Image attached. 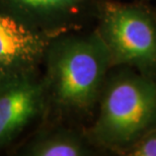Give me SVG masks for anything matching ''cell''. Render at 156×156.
Returning <instances> with one entry per match:
<instances>
[{"mask_svg":"<svg viewBox=\"0 0 156 156\" xmlns=\"http://www.w3.org/2000/svg\"><path fill=\"white\" fill-rule=\"evenodd\" d=\"M27 13L39 15L64 14L80 8L86 0H6Z\"/></svg>","mask_w":156,"mask_h":156,"instance_id":"7","label":"cell"},{"mask_svg":"<svg viewBox=\"0 0 156 156\" xmlns=\"http://www.w3.org/2000/svg\"><path fill=\"white\" fill-rule=\"evenodd\" d=\"M46 101L44 81L32 72L0 77V148L42 113Z\"/></svg>","mask_w":156,"mask_h":156,"instance_id":"4","label":"cell"},{"mask_svg":"<svg viewBox=\"0 0 156 156\" xmlns=\"http://www.w3.org/2000/svg\"><path fill=\"white\" fill-rule=\"evenodd\" d=\"M98 33L113 65H130L140 73L156 70V18L146 9L116 1H104L98 10Z\"/></svg>","mask_w":156,"mask_h":156,"instance_id":"3","label":"cell"},{"mask_svg":"<svg viewBox=\"0 0 156 156\" xmlns=\"http://www.w3.org/2000/svg\"><path fill=\"white\" fill-rule=\"evenodd\" d=\"M63 27L37 30L0 11V77L33 72Z\"/></svg>","mask_w":156,"mask_h":156,"instance_id":"5","label":"cell"},{"mask_svg":"<svg viewBox=\"0 0 156 156\" xmlns=\"http://www.w3.org/2000/svg\"><path fill=\"white\" fill-rule=\"evenodd\" d=\"M46 101L63 112L84 114L99 99L110 53L98 33L56 38L47 51Z\"/></svg>","mask_w":156,"mask_h":156,"instance_id":"1","label":"cell"},{"mask_svg":"<svg viewBox=\"0 0 156 156\" xmlns=\"http://www.w3.org/2000/svg\"><path fill=\"white\" fill-rule=\"evenodd\" d=\"M99 104L90 138L102 147L124 152L156 129V81L150 75L112 76L105 80Z\"/></svg>","mask_w":156,"mask_h":156,"instance_id":"2","label":"cell"},{"mask_svg":"<svg viewBox=\"0 0 156 156\" xmlns=\"http://www.w3.org/2000/svg\"><path fill=\"white\" fill-rule=\"evenodd\" d=\"M124 153L130 156H156V129L145 134Z\"/></svg>","mask_w":156,"mask_h":156,"instance_id":"8","label":"cell"},{"mask_svg":"<svg viewBox=\"0 0 156 156\" xmlns=\"http://www.w3.org/2000/svg\"><path fill=\"white\" fill-rule=\"evenodd\" d=\"M33 156H83L90 154L89 148L75 134L61 131L40 137L27 149Z\"/></svg>","mask_w":156,"mask_h":156,"instance_id":"6","label":"cell"}]
</instances>
